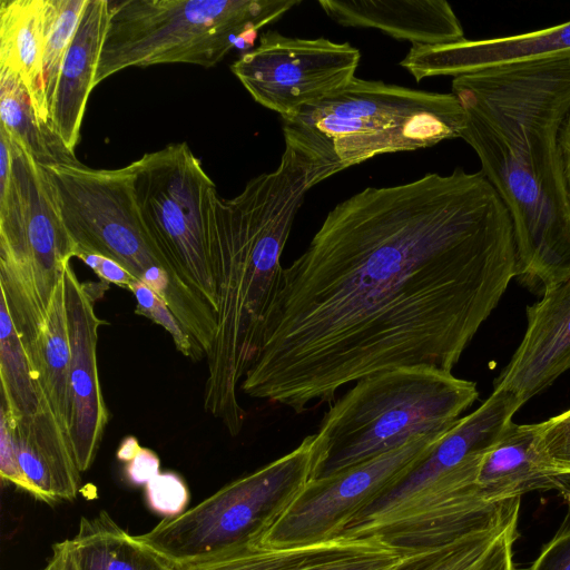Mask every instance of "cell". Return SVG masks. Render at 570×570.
I'll return each mask as SVG.
<instances>
[{"mask_svg": "<svg viewBox=\"0 0 570 570\" xmlns=\"http://www.w3.org/2000/svg\"><path fill=\"white\" fill-rule=\"evenodd\" d=\"M514 276L512 220L481 170L367 187L283 268L239 387L301 414L381 371L452 372Z\"/></svg>", "mask_w": 570, "mask_h": 570, "instance_id": "1", "label": "cell"}, {"mask_svg": "<svg viewBox=\"0 0 570 570\" xmlns=\"http://www.w3.org/2000/svg\"><path fill=\"white\" fill-rule=\"evenodd\" d=\"M461 138L508 209L518 275L543 292L570 278V199L559 146L570 112V52L453 78Z\"/></svg>", "mask_w": 570, "mask_h": 570, "instance_id": "2", "label": "cell"}, {"mask_svg": "<svg viewBox=\"0 0 570 570\" xmlns=\"http://www.w3.org/2000/svg\"><path fill=\"white\" fill-rule=\"evenodd\" d=\"M308 189L303 164L285 148L274 171L252 178L234 198H214L210 257L217 326L206 355L204 409L233 436L246 416L237 389L259 354L281 285L282 253Z\"/></svg>", "mask_w": 570, "mask_h": 570, "instance_id": "3", "label": "cell"}, {"mask_svg": "<svg viewBox=\"0 0 570 570\" xmlns=\"http://www.w3.org/2000/svg\"><path fill=\"white\" fill-rule=\"evenodd\" d=\"M285 148L305 167L309 188L375 156L461 138L456 97L354 77L343 88L282 118Z\"/></svg>", "mask_w": 570, "mask_h": 570, "instance_id": "4", "label": "cell"}, {"mask_svg": "<svg viewBox=\"0 0 570 570\" xmlns=\"http://www.w3.org/2000/svg\"><path fill=\"white\" fill-rule=\"evenodd\" d=\"M42 167L75 257L85 252L116 261L168 305L199 345H210L216 314L149 234L137 199L134 161L118 169H94L79 161Z\"/></svg>", "mask_w": 570, "mask_h": 570, "instance_id": "5", "label": "cell"}, {"mask_svg": "<svg viewBox=\"0 0 570 570\" xmlns=\"http://www.w3.org/2000/svg\"><path fill=\"white\" fill-rule=\"evenodd\" d=\"M478 396L475 382L428 364L400 366L358 380L332 403L314 433L321 453L315 479L416 436L448 433Z\"/></svg>", "mask_w": 570, "mask_h": 570, "instance_id": "6", "label": "cell"}, {"mask_svg": "<svg viewBox=\"0 0 570 570\" xmlns=\"http://www.w3.org/2000/svg\"><path fill=\"white\" fill-rule=\"evenodd\" d=\"M299 0L110 1L96 86L130 67L190 63L214 67L233 49H248L263 27Z\"/></svg>", "mask_w": 570, "mask_h": 570, "instance_id": "7", "label": "cell"}, {"mask_svg": "<svg viewBox=\"0 0 570 570\" xmlns=\"http://www.w3.org/2000/svg\"><path fill=\"white\" fill-rule=\"evenodd\" d=\"M10 142L13 159L0 157V293L36 372L40 331L76 248L45 168Z\"/></svg>", "mask_w": 570, "mask_h": 570, "instance_id": "8", "label": "cell"}, {"mask_svg": "<svg viewBox=\"0 0 570 570\" xmlns=\"http://www.w3.org/2000/svg\"><path fill=\"white\" fill-rule=\"evenodd\" d=\"M315 434L294 450L239 478L177 517L136 538L175 566L198 562L259 542L264 532L316 478Z\"/></svg>", "mask_w": 570, "mask_h": 570, "instance_id": "9", "label": "cell"}, {"mask_svg": "<svg viewBox=\"0 0 570 570\" xmlns=\"http://www.w3.org/2000/svg\"><path fill=\"white\" fill-rule=\"evenodd\" d=\"M135 164L144 222L179 276L216 314L210 218L216 186L186 142L145 154Z\"/></svg>", "mask_w": 570, "mask_h": 570, "instance_id": "10", "label": "cell"}, {"mask_svg": "<svg viewBox=\"0 0 570 570\" xmlns=\"http://www.w3.org/2000/svg\"><path fill=\"white\" fill-rule=\"evenodd\" d=\"M445 434L416 436L389 452L311 481L259 542L289 549L338 538L422 462Z\"/></svg>", "mask_w": 570, "mask_h": 570, "instance_id": "11", "label": "cell"}, {"mask_svg": "<svg viewBox=\"0 0 570 570\" xmlns=\"http://www.w3.org/2000/svg\"><path fill=\"white\" fill-rule=\"evenodd\" d=\"M361 53L348 42L302 39L268 30L230 70L253 99L282 118L343 88L354 77Z\"/></svg>", "mask_w": 570, "mask_h": 570, "instance_id": "12", "label": "cell"}, {"mask_svg": "<svg viewBox=\"0 0 570 570\" xmlns=\"http://www.w3.org/2000/svg\"><path fill=\"white\" fill-rule=\"evenodd\" d=\"M63 282L71 351L69 436L77 466L86 472L94 463L108 422L97 364L98 328L104 322L95 312V303L106 288L99 289L105 282H80L70 263Z\"/></svg>", "mask_w": 570, "mask_h": 570, "instance_id": "13", "label": "cell"}, {"mask_svg": "<svg viewBox=\"0 0 570 570\" xmlns=\"http://www.w3.org/2000/svg\"><path fill=\"white\" fill-rule=\"evenodd\" d=\"M413 547L380 537H345L289 549L252 542L177 570H392Z\"/></svg>", "mask_w": 570, "mask_h": 570, "instance_id": "14", "label": "cell"}, {"mask_svg": "<svg viewBox=\"0 0 570 570\" xmlns=\"http://www.w3.org/2000/svg\"><path fill=\"white\" fill-rule=\"evenodd\" d=\"M523 338L494 383L523 404L570 370V278L527 307Z\"/></svg>", "mask_w": 570, "mask_h": 570, "instance_id": "15", "label": "cell"}, {"mask_svg": "<svg viewBox=\"0 0 570 570\" xmlns=\"http://www.w3.org/2000/svg\"><path fill=\"white\" fill-rule=\"evenodd\" d=\"M570 52V21L528 33L481 40L413 45L400 65L416 81L435 76L458 77L484 69L540 60Z\"/></svg>", "mask_w": 570, "mask_h": 570, "instance_id": "16", "label": "cell"}, {"mask_svg": "<svg viewBox=\"0 0 570 570\" xmlns=\"http://www.w3.org/2000/svg\"><path fill=\"white\" fill-rule=\"evenodd\" d=\"M110 20L109 0H88L62 60L49 104L48 128L75 156L88 98L96 87L101 50Z\"/></svg>", "mask_w": 570, "mask_h": 570, "instance_id": "17", "label": "cell"}, {"mask_svg": "<svg viewBox=\"0 0 570 570\" xmlns=\"http://www.w3.org/2000/svg\"><path fill=\"white\" fill-rule=\"evenodd\" d=\"M540 423L511 421L484 454L476 479L478 494L488 504L533 491H556L570 507V476L551 471L539 451Z\"/></svg>", "mask_w": 570, "mask_h": 570, "instance_id": "18", "label": "cell"}, {"mask_svg": "<svg viewBox=\"0 0 570 570\" xmlns=\"http://www.w3.org/2000/svg\"><path fill=\"white\" fill-rule=\"evenodd\" d=\"M318 4L341 26L379 29L412 46L464 39L459 18L444 0H321Z\"/></svg>", "mask_w": 570, "mask_h": 570, "instance_id": "19", "label": "cell"}, {"mask_svg": "<svg viewBox=\"0 0 570 570\" xmlns=\"http://www.w3.org/2000/svg\"><path fill=\"white\" fill-rule=\"evenodd\" d=\"M520 500L504 502L488 522L441 544L417 547L392 570H517Z\"/></svg>", "mask_w": 570, "mask_h": 570, "instance_id": "20", "label": "cell"}, {"mask_svg": "<svg viewBox=\"0 0 570 570\" xmlns=\"http://www.w3.org/2000/svg\"><path fill=\"white\" fill-rule=\"evenodd\" d=\"M0 67L21 79L39 120L48 127L43 77V0L1 1Z\"/></svg>", "mask_w": 570, "mask_h": 570, "instance_id": "21", "label": "cell"}, {"mask_svg": "<svg viewBox=\"0 0 570 570\" xmlns=\"http://www.w3.org/2000/svg\"><path fill=\"white\" fill-rule=\"evenodd\" d=\"M70 540L78 570H177L124 530L106 511L81 518Z\"/></svg>", "mask_w": 570, "mask_h": 570, "instance_id": "22", "label": "cell"}, {"mask_svg": "<svg viewBox=\"0 0 570 570\" xmlns=\"http://www.w3.org/2000/svg\"><path fill=\"white\" fill-rule=\"evenodd\" d=\"M37 346L36 379L42 387L60 426L69 436L71 351L63 277L52 295Z\"/></svg>", "mask_w": 570, "mask_h": 570, "instance_id": "23", "label": "cell"}, {"mask_svg": "<svg viewBox=\"0 0 570 570\" xmlns=\"http://www.w3.org/2000/svg\"><path fill=\"white\" fill-rule=\"evenodd\" d=\"M0 380L1 404L9 424L16 432L23 433L30 429L48 399L30 367L2 295L0 296Z\"/></svg>", "mask_w": 570, "mask_h": 570, "instance_id": "24", "label": "cell"}, {"mask_svg": "<svg viewBox=\"0 0 570 570\" xmlns=\"http://www.w3.org/2000/svg\"><path fill=\"white\" fill-rule=\"evenodd\" d=\"M0 127L41 166L78 161L41 124L21 79L0 67Z\"/></svg>", "mask_w": 570, "mask_h": 570, "instance_id": "25", "label": "cell"}, {"mask_svg": "<svg viewBox=\"0 0 570 570\" xmlns=\"http://www.w3.org/2000/svg\"><path fill=\"white\" fill-rule=\"evenodd\" d=\"M88 0H43V77L49 104Z\"/></svg>", "mask_w": 570, "mask_h": 570, "instance_id": "26", "label": "cell"}, {"mask_svg": "<svg viewBox=\"0 0 570 570\" xmlns=\"http://www.w3.org/2000/svg\"><path fill=\"white\" fill-rule=\"evenodd\" d=\"M137 299L135 313L164 327L184 356L197 361L205 354L200 345L185 330L168 305L146 284L137 281L129 289Z\"/></svg>", "mask_w": 570, "mask_h": 570, "instance_id": "27", "label": "cell"}, {"mask_svg": "<svg viewBox=\"0 0 570 570\" xmlns=\"http://www.w3.org/2000/svg\"><path fill=\"white\" fill-rule=\"evenodd\" d=\"M538 446L551 471L570 476V409L540 422Z\"/></svg>", "mask_w": 570, "mask_h": 570, "instance_id": "28", "label": "cell"}, {"mask_svg": "<svg viewBox=\"0 0 570 570\" xmlns=\"http://www.w3.org/2000/svg\"><path fill=\"white\" fill-rule=\"evenodd\" d=\"M146 499L153 511L165 518H170L185 512L189 492L178 474L163 472L146 484Z\"/></svg>", "mask_w": 570, "mask_h": 570, "instance_id": "29", "label": "cell"}, {"mask_svg": "<svg viewBox=\"0 0 570 570\" xmlns=\"http://www.w3.org/2000/svg\"><path fill=\"white\" fill-rule=\"evenodd\" d=\"M529 570H570V507L559 529Z\"/></svg>", "mask_w": 570, "mask_h": 570, "instance_id": "30", "label": "cell"}, {"mask_svg": "<svg viewBox=\"0 0 570 570\" xmlns=\"http://www.w3.org/2000/svg\"><path fill=\"white\" fill-rule=\"evenodd\" d=\"M0 475L3 482L28 492V484L18 461L13 431L2 404L0 407Z\"/></svg>", "mask_w": 570, "mask_h": 570, "instance_id": "31", "label": "cell"}, {"mask_svg": "<svg viewBox=\"0 0 570 570\" xmlns=\"http://www.w3.org/2000/svg\"><path fill=\"white\" fill-rule=\"evenodd\" d=\"M106 283H112L128 291L138 279L116 261L99 254L80 252L76 255Z\"/></svg>", "mask_w": 570, "mask_h": 570, "instance_id": "32", "label": "cell"}, {"mask_svg": "<svg viewBox=\"0 0 570 570\" xmlns=\"http://www.w3.org/2000/svg\"><path fill=\"white\" fill-rule=\"evenodd\" d=\"M159 469L158 455L147 448H140L132 460L126 463L125 475L127 481L134 485H146L160 473Z\"/></svg>", "mask_w": 570, "mask_h": 570, "instance_id": "33", "label": "cell"}, {"mask_svg": "<svg viewBox=\"0 0 570 570\" xmlns=\"http://www.w3.org/2000/svg\"><path fill=\"white\" fill-rule=\"evenodd\" d=\"M52 550L55 570H78L70 539L56 543Z\"/></svg>", "mask_w": 570, "mask_h": 570, "instance_id": "34", "label": "cell"}, {"mask_svg": "<svg viewBox=\"0 0 570 570\" xmlns=\"http://www.w3.org/2000/svg\"><path fill=\"white\" fill-rule=\"evenodd\" d=\"M559 146L562 159L563 175L570 199V112L566 117L561 127Z\"/></svg>", "mask_w": 570, "mask_h": 570, "instance_id": "35", "label": "cell"}, {"mask_svg": "<svg viewBox=\"0 0 570 570\" xmlns=\"http://www.w3.org/2000/svg\"><path fill=\"white\" fill-rule=\"evenodd\" d=\"M140 448L141 446L139 445L138 440L135 436H126L121 441L117 450V459L121 462L127 463L130 460H132V458L136 455Z\"/></svg>", "mask_w": 570, "mask_h": 570, "instance_id": "36", "label": "cell"}, {"mask_svg": "<svg viewBox=\"0 0 570 570\" xmlns=\"http://www.w3.org/2000/svg\"><path fill=\"white\" fill-rule=\"evenodd\" d=\"M42 570H55V564L51 559Z\"/></svg>", "mask_w": 570, "mask_h": 570, "instance_id": "37", "label": "cell"}]
</instances>
